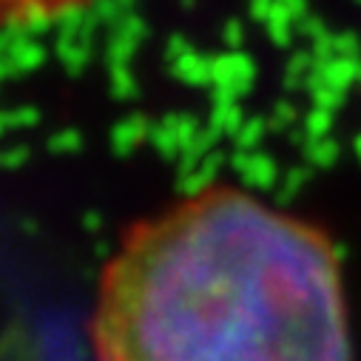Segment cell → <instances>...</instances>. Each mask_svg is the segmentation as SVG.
Returning <instances> with one entry per match:
<instances>
[{"instance_id":"obj_1","label":"cell","mask_w":361,"mask_h":361,"mask_svg":"<svg viewBox=\"0 0 361 361\" xmlns=\"http://www.w3.org/2000/svg\"><path fill=\"white\" fill-rule=\"evenodd\" d=\"M92 350L97 361H353L336 247L242 188L191 191L106 262Z\"/></svg>"},{"instance_id":"obj_2","label":"cell","mask_w":361,"mask_h":361,"mask_svg":"<svg viewBox=\"0 0 361 361\" xmlns=\"http://www.w3.org/2000/svg\"><path fill=\"white\" fill-rule=\"evenodd\" d=\"M145 37H148V23H145L140 15L126 12V15L111 26V37H109V46H106V60H109V66H128Z\"/></svg>"},{"instance_id":"obj_3","label":"cell","mask_w":361,"mask_h":361,"mask_svg":"<svg viewBox=\"0 0 361 361\" xmlns=\"http://www.w3.org/2000/svg\"><path fill=\"white\" fill-rule=\"evenodd\" d=\"M4 32V29H0ZM4 37H6V49H4V54H6V63H9V71H37L43 63H46V49L32 37V35H6L4 32Z\"/></svg>"},{"instance_id":"obj_4","label":"cell","mask_w":361,"mask_h":361,"mask_svg":"<svg viewBox=\"0 0 361 361\" xmlns=\"http://www.w3.org/2000/svg\"><path fill=\"white\" fill-rule=\"evenodd\" d=\"M151 128H154V123H148L142 114H131V117L120 120V123L111 128V148H114L120 157H126V154H131L142 140H151Z\"/></svg>"},{"instance_id":"obj_5","label":"cell","mask_w":361,"mask_h":361,"mask_svg":"<svg viewBox=\"0 0 361 361\" xmlns=\"http://www.w3.org/2000/svg\"><path fill=\"white\" fill-rule=\"evenodd\" d=\"M20 20H23V29L37 37V35H46L51 26H54V12L43 4V0H23L20 9H18Z\"/></svg>"},{"instance_id":"obj_6","label":"cell","mask_w":361,"mask_h":361,"mask_svg":"<svg viewBox=\"0 0 361 361\" xmlns=\"http://www.w3.org/2000/svg\"><path fill=\"white\" fill-rule=\"evenodd\" d=\"M171 71H173L179 80L191 82V85H202V82H208V77H211L208 60H202L197 51H188V54L179 57L176 63H171Z\"/></svg>"},{"instance_id":"obj_7","label":"cell","mask_w":361,"mask_h":361,"mask_svg":"<svg viewBox=\"0 0 361 361\" xmlns=\"http://www.w3.org/2000/svg\"><path fill=\"white\" fill-rule=\"evenodd\" d=\"M109 77H111V94H114L117 100H131V97H137L140 85H137V80H134V74H131L128 66H109Z\"/></svg>"},{"instance_id":"obj_8","label":"cell","mask_w":361,"mask_h":361,"mask_svg":"<svg viewBox=\"0 0 361 361\" xmlns=\"http://www.w3.org/2000/svg\"><path fill=\"white\" fill-rule=\"evenodd\" d=\"M88 9H92L94 12V18L103 23V26H114L128 9L123 6V0H92V6H88Z\"/></svg>"},{"instance_id":"obj_9","label":"cell","mask_w":361,"mask_h":361,"mask_svg":"<svg viewBox=\"0 0 361 361\" xmlns=\"http://www.w3.org/2000/svg\"><path fill=\"white\" fill-rule=\"evenodd\" d=\"M80 145H82L80 131H60V134H54V137L49 140V148H51L54 154H71V151H77Z\"/></svg>"},{"instance_id":"obj_10","label":"cell","mask_w":361,"mask_h":361,"mask_svg":"<svg viewBox=\"0 0 361 361\" xmlns=\"http://www.w3.org/2000/svg\"><path fill=\"white\" fill-rule=\"evenodd\" d=\"M6 120H9V128H32L37 126L40 114L37 109H15V111H6Z\"/></svg>"},{"instance_id":"obj_11","label":"cell","mask_w":361,"mask_h":361,"mask_svg":"<svg viewBox=\"0 0 361 361\" xmlns=\"http://www.w3.org/2000/svg\"><path fill=\"white\" fill-rule=\"evenodd\" d=\"M191 51V46H188V40L183 37V35H173L171 40H168V46H165V57H168V63H176L183 54H188Z\"/></svg>"},{"instance_id":"obj_12","label":"cell","mask_w":361,"mask_h":361,"mask_svg":"<svg viewBox=\"0 0 361 361\" xmlns=\"http://www.w3.org/2000/svg\"><path fill=\"white\" fill-rule=\"evenodd\" d=\"M26 157H29V151H26V148H9V151L0 154V162L9 165V168H15V165H20Z\"/></svg>"},{"instance_id":"obj_13","label":"cell","mask_w":361,"mask_h":361,"mask_svg":"<svg viewBox=\"0 0 361 361\" xmlns=\"http://www.w3.org/2000/svg\"><path fill=\"white\" fill-rule=\"evenodd\" d=\"M4 49H6V37H4V32H0V77L12 74V71H9V63H6V54H4Z\"/></svg>"},{"instance_id":"obj_14","label":"cell","mask_w":361,"mask_h":361,"mask_svg":"<svg viewBox=\"0 0 361 361\" xmlns=\"http://www.w3.org/2000/svg\"><path fill=\"white\" fill-rule=\"evenodd\" d=\"M9 131V120H6V111H0V137Z\"/></svg>"},{"instance_id":"obj_15","label":"cell","mask_w":361,"mask_h":361,"mask_svg":"<svg viewBox=\"0 0 361 361\" xmlns=\"http://www.w3.org/2000/svg\"><path fill=\"white\" fill-rule=\"evenodd\" d=\"M134 4H137V0H123V6H126L128 12H131V6H134Z\"/></svg>"},{"instance_id":"obj_16","label":"cell","mask_w":361,"mask_h":361,"mask_svg":"<svg viewBox=\"0 0 361 361\" xmlns=\"http://www.w3.org/2000/svg\"><path fill=\"white\" fill-rule=\"evenodd\" d=\"M179 4H183V6H188V9H191V6H194V0H179Z\"/></svg>"}]
</instances>
